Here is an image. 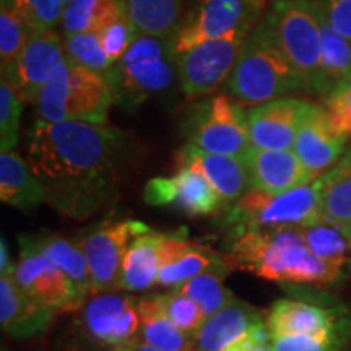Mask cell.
I'll return each mask as SVG.
<instances>
[{
  "mask_svg": "<svg viewBox=\"0 0 351 351\" xmlns=\"http://www.w3.org/2000/svg\"><path fill=\"white\" fill-rule=\"evenodd\" d=\"M125 137L108 124L36 121L28 132L26 161L46 204L73 219L111 207L121 192Z\"/></svg>",
  "mask_w": 351,
  "mask_h": 351,
  "instance_id": "cell-1",
  "label": "cell"
},
{
  "mask_svg": "<svg viewBox=\"0 0 351 351\" xmlns=\"http://www.w3.org/2000/svg\"><path fill=\"white\" fill-rule=\"evenodd\" d=\"M226 262L231 269L291 285H332L345 278L351 263L326 262L307 247L301 230H232Z\"/></svg>",
  "mask_w": 351,
  "mask_h": 351,
  "instance_id": "cell-2",
  "label": "cell"
},
{
  "mask_svg": "<svg viewBox=\"0 0 351 351\" xmlns=\"http://www.w3.org/2000/svg\"><path fill=\"white\" fill-rule=\"evenodd\" d=\"M226 90L238 103L257 106L306 91L263 19L245 39Z\"/></svg>",
  "mask_w": 351,
  "mask_h": 351,
  "instance_id": "cell-3",
  "label": "cell"
},
{
  "mask_svg": "<svg viewBox=\"0 0 351 351\" xmlns=\"http://www.w3.org/2000/svg\"><path fill=\"white\" fill-rule=\"evenodd\" d=\"M179 82L176 39L137 34L108 77L114 103L134 112L148 99L168 93Z\"/></svg>",
  "mask_w": 351,
  "mask_h": 351,
  "instance_id": "cell-4",
  "label": "cell"
},
{
  "mask_svg": "<svg viewBox=\"0 0 351 351\" xmlns=\"http://www.w3.org/2000/svg\"><path fill=\"white\" fill-rule=\"evenodd\" d=\"M263 21L304 82L306 93L326 96L319 0H274Z\"/></svg>",
  "mask_w": 351,
  "mask_h": 351,
  "instance_id": "cell-5",
  "label": "cell"
},
{
  "mask_svg": "<svg viewBox=\"0 0 351 351\" xmlns=\"http://www.w3.org/2000/svg\"><path fill=\"white\" fill-rule=\"evenodd\" d=\"M112 103V90L106 78L67 60L41 91L34 106L38 121L49 124H106Z\"/></svg>",
  "mask_w": 351,
  "mask_h": 351,
  "instance_id": "cell-6",
  "label": "cell"
},
{
  "mask_svg": "<svg viewBox=\"0 0 351 351\" xmlns=\"http://www.w3.org/2000/svg\"><path fill=\"white\" fill-rule=\"evenodd\" d=\"M223 221L232 230H301L315 225L322 221L317 182L276 195L247 191L225 208Z\"/></svg>",
  "mask_w": 351,
  "mask_h": 351,
  "instance_id": "cell-7",
  "label": "cell"
},
{
  "mask_svg": "<svg viewBox=\"0 0 351 351\" xmlns=\"http://www.w3.org/2000/svg\"><path fill=\"white\" fill-rule=\"evenodd\" d=\"M184 127L189 142L213 155L243 158L251 148L247 114L225 95L200 103L189 114Z\"/></svg>",
  "mask_w": 351,
  "mask_h": 351,
  "instance_id": "cell-8",
  "label": "cell"
},
{
  "mask_svg": "<svg viewBox=\"0 0 351 351\" xmlns=\"http://www.w3.org/2000/svg\"><path fill=\"white\" fill-rule=\"evenodd\" d=\"M265 8L267 0H195L176 36V51L182 54L212 39L251 34Z\"/></svg>",
  "mask_w": 351,
  "mask_h": 351,
  "instance_id": "cell-9",
  "label": "cell"
},
{
  "mask_svg": "<svg viewBox=\"0 0 351 351\" xmlns=\"http://www.w3.org/2000/svg\"><path fill=\"white\" fill-rule=\"evenodd\" d=\"M75 324L78 335L106 351H124L142 339L138 300L114 291L88 298Z\"/></svg>",
  "mask_w": 351,
  "mask_h": 351,
  "instance_id": "cell-10",
  "label": "cell"
},
{
  "mask_svg": "<svg viewBox=\"0 0 351 351\" xmlns=\"http://www.w3.org/2000/svg\"><path fill=\"white\" fill-rule=\"evenodd\" d=\"M150 231L137 219L104 221L83 232L78 238L91 276V293H111L119 288L122 262L129 245L140 234Z\"/></svg>",
  "mask_w": 351,
  "mask_h": 351,
  "instance_id": "cell-11",
  "label": "cell"
},
{
  "mask_svg": "<svg viewBox=\"0 0 351 351\" xmlns=\"http://www.w3.org/2000/svg\"><path fill=\"white\" fill-rule=\"evenodd\" d=\"M19 243L21 247L20 261L13 271L19 287L34 301L56 313L80 311L85 301L82 300L77 287L34 244L32 234L20 236Z\"/></svg>",
  "mask_w": 351,
  "mask_h": 351,
  "instance_id": "cell-12",
  "label": "cell"
},
{
  "mask_svg": "<svg viewBox=\"0 0 351 351\" xmlns=\"http://www.w3.org/2000/svg\"><path fill=\"white\" fill-rule=\"evenodd\" d=\"M249 34L212 39L178 54L179 86L187 98L212 93L231 77Z\"/></svg>",
  "mask_w": 351,
  "mask_h": 351,
  "instance_id": "cell-13",
  "label": "cell"
},
{
  "mask_svg": "<svg viewBox=\"0 0 351 351\" xmlns=\"http://www.w3.org/2000/svg\"><path fill=\"white\" fill-rule=\"evenodd\" d=\"M143 199L153 207H169L194 218L225 208L207 179L191 168H181L168 178L150 179L145 184Z\"/></svg>",
  "mask_w": 351,
  "mask_h": 351,
  "instance_id": "cell-14",
  "label": "cell"
},
{
  "mask_svg": "<svg viewBox=\"0 0 351 351\" xmlns=\"http://www.w3.org/2000/svg\"><path fill=\"white\" fill-rule=\"evenodd\" d=\"M346 143L348 138L333 124L326 106L311 104L298 130L293 152L315 181L343 158Z\"/></svg>",
  "mask_w": 351,
  "mask_h": 351,
  "instance_id": "cell-15",
  "label": "cell"
},
{
  "mask_svg": "<svg viewBox=\"0 0 351 351\" xmlns=\"http://www.w3.org/2000/svg\"><path fill=\"white\" fill-rule=\"evenodd\" d=\"M67 62L65 38L56 29L36 32L29 36L12 83L19 88L25 103L36 104L41 91Z\"/></svg>",
  "mask_w": 351,
  "mask_h": 351,
  "instance_id": "cell-16",
  "label": "cell"
},
{
  "mask_svg": "<svg viewBox=\"0 0 351 351\" xmlns=\"http://www.w3.org/2000/svg\"><path fill=\"white\" fill-rule=\"evenodd\" d=\"M309 106L307 101L291 96L252 108L247 112L251 147L258 150H293Z\"/></svg>",
  "mask_w": 351,
  "mask_h": 351,
  "instance_id": "cell-17",
  "label": "cell"
},
{
  "mask_svg": "<svg viewBox=\"0 0 351 351\" xmlns=\"http://www.w3.org/2000/svg\"><path fill=\"white\" fill-rule=\"evenodd\" d=\"M243 160L249 176V191L276 195L314 182L293 150H258L251 147Z\"/></svg>",
  "mask_w": 351,
  "mask_h": 351,
  "instance_id": "cell-18",
  "label": "cell"
},
{
  "mask_svg": "<svg viewBox=\"0 0 351 351\" xmlns=\"http://www.w3.org/2000/svg\"><path fill=\"white\" fill-rule=\"evenodd\" d=\"M267 327L271 339L319 333L351 327V317L345 309H333L306 301L278 300L267 314Z\"/></svg>",
  "mask_w": 351,
  "mask_h": 351,
  "instance_id": "cell-19",
  "label": "cell"
},
{
  "mask_svg": "<svg viewBox=\"0 0 351 351\" xmlns=\"http://www.w3.org/2000/svg\"><path fill=\"white\" fill-rule=\"evenodd\" d=\"M178 160L181 168L194 169L207 179L225 208L249 191V176L243 158L213 155L189 143L179 152Z\"/></svg>",
  "mask_w": 351,
  "mask_h": 351,
  "instance_id": "cell-20",
  "label": "cell"
},
{
  "mask_svg": "<svg viewBox=\"0 0 351 351\" xmlns=\"http://www.w3.org/2000/svg\"><path fill=\"white\" fill-rule=\"evenodd\" d=\"M225 256L195 243H189L178 234H163L160 244L158 287L179 288L194 276L215 267L225 265Z\"/></svg>",
  "mask_w": 351,
  "mask_h": 351,
  "instance_id": "cell-21",
  "label": "cell"
},
{
  "mask_svg": "<svg viewBox=\"0 0 351 351\" xmlns=\"http://www.w3.org/2000/svg\"><path fill=\"white\" fill-rule=\"evenodd\" d=\"M56 311L34 301L19 287L13 274L0 275V324L13 339L28 340L51 327Z\"/></svg>",
  "mask_w": 351,
  "mask_h": 351,
  "instance_id": "cell-22",
  "label": "cell"
},
{
  "mask_svg": "<svg viewBox=\"0 0 351 351\" xmlns=\"http://www.w3.org/2000/svg\"><path fill=\"white\" fill-rule=\"evenodd\" d=\"M261 322H263L261 311L236 300L205 320L194 335L195 351H225Z\"/></svg>",
  "mask_w": 351,
  "mask_h": 351,
  "instance_id": "cell-23",
  "label": "cell"
},
{
  "mask_svg": "<svg viewBox=\"0 0 351 351\" xmlns=\"http://www.w3.org/2000/svg\"><path fill=\"white\" fill-rule=\"evenodd\" d=\"M0 199L21 212H32L46 202L44 189L28 161L13 152L0 153Z\"/></svg>",
  "mask_w": 351,
  "mask_h": 351,
  "instance_id": "cell-24",
  "label": "cell"
},
{
  "mask_svg": "<svg viewBox=\"0 0 351 351\" xmlns=\"http://www.w3.org/2000/svg\"><path fill=\"white\" fill-rule=\"evenodd\" d=\"M165 232L150 230L132 241L122 262L119 288L124 291H145L156 285L160 269V244Z\"/></svg>",
  "mask_w": 351,
  "mask_h": 351,
  "instance_id": "cell-25",
  "label": "cell"
},
{
  "mask_svg": "<svg viewBox=\"0 0 351 351\" xmlns=\"http://www.w3.org/2000/svg\"><path fill=\"white\" fill-rule=\"evenodd\" d=\"M138 34L176 39L184 23L182 0H121Z\"/></svg>",
  "mask_w": 351,
  "mask_h": 351,
  "instance_id": "cell-26",
  "label": "cell"
},
{
  "mask_svg": "<svg viewBox=\"0 0 351 351\" xmlns=\"http://www.w3.org/2000/svg\"><path fill=\"white\" fill-rule=\"evenodd\" d=\"M315 182L320 194L322 221L351 231V150Z\"/></svg>",
  "mask_w": 351,
  "mask_h": 351,
  "instance_id": "cell-27",
  "label": "cell"
},
{
  "mask_svg": "<svg viewBox=\"0 0 351 351\" xmlns=\"http://www.w3.org/2000/svg\"><path fill=\"white\" fill-rule=\"evenodd\" d=\"M142 340L158 351H195L194 337L187 335L166 314L156 295L138 300Z\"/></svg>",
  "mask_w": 351,
  "mask_h": 351,
  "instance_id": "cell-28",
  "label": "cell"
},
{
  "mask_svg": "<svg viewBox=\"0 0 351 351\" xmlns=\"http://www.w3.org/2000/svg\"><path fill=\"white\" fill-rule=\"evenodd\" d=\"M34 244L51 258L75 285L82 300L86 302L91 298V276L85 254L78 239H69L60 234L41 232L32 234Z\"/></svg>",
  "mask_w": 351,
  "mask_h": 351,
  "instance_id": "cell-29",
  "label": "cell"
},
{
  "mask_svg": "<svg viewBox=\"0 0 351 351\" xmlns=\"http://www.w3.org/2000/svg\"><path fill=\"white\" fill-rule=\"evenodd\" d=\"M125 15L121 0H73L65 7L62 29L65 36L103 33L109 25Z\"/></svg>",
  "mask_w": 351,
  "mask_h": 351,
  "instance_id": "cell-30",
  "label": "cell"
},
{
  "mask_svg": "<svg viewBox=\"0 0 351 351\" xmlns=\"http://www.w3.org/2000/svg\"><path fill=\"white\" fill-rule=\"evenodd\" d=\"M230 263L215 267V269H210L204 274L194 276V278H191L189 282L174 289H178L184 296L191 298L192 301L197 302V306L204 311V314L208 319L236 301V296L223 285V280L230 274Z\"/></svg>",
  "mask_w": 351,
  "mask_h": 351,
  "instance_id": "cell-31",
  "label": "cell"
},
{
  "mask_svg": "<svg viewBox=\"0 0 351 351\" xmlns=\"http://www.w3.org/2000/svg\"><path fill=\"white\" fill-rule=\"evenodd\" d=\"M33 32L8 0H0V70L12 82L16 64Z\"/></svg>",
  "mask_w": 351,
  "mask_h": 351,
  "instance_id": "cell-32",
  "label": "cell"
},
{
  "mask_svg": "<svg viewBox=\"0 0 351 351\" xmlns=\"http://www.w3.org/2000/svg\"><path fill=\"white\" fill-rule=\"evenodd\" d=\"M320 46H322V75L328 93L333 86L351 75V44L328 23L322 3H320Z\"/></svg>",
  "mask_w": 351,
  "mask_h": 351,
  "instance_id": "cell-33",
  "label": "cell"
},
{
  "mask_svg": "<svg viewBox=\"0 0 351 351\" xmlns=\"http://www.w3.org/2000/svg\"><path fill=\"white\" fill-rule=\"evenodd\" d=\"M307 247L326 262L351 263V231L328 221L301 228Z\"/></svg>",
  "mask_w": 351,
  "mask_h": 351,
  "instance_id": "cell-34",
  "label": "cell"
},
{
  "mask_svg": "<svg viewBox=\"0 0 351 351\" xmlns=\"http://www.w3.org/2000/svg\"><path fill=\"white\" fill-rule=\"evenodd\" d=\"M65 56L69 62L93 70L108 80L114 64L104 51L99 33H83L65 36Z\"/></svg>",
  "mask_w": 351,
  "mask_h": 351,
  "instance_id": "cell-35",
  "label": "cell"
},
{
  "mask_svg": "<svg viewBox=\"0 0 351 351\" xmlns=\"http://www.w3.org/2000/svg\"><path fill=\"white\" fill-rule=\"evenodd\" d=\"M19 88L7 78L0 82V147L2 153L13 152L20 138V119L23 108Z\"/></svg>",
  "mask_w": 351,
  "mask_h": 351,
  "instance_id": "cell-36",
  "label": "cell"
},
{
  "mask_svg": "<svg viewBox=\"0 0 351 351\" xmlns=\"http://www.w3.org/2000/svg\"><path fill=\"white\" fill-rule=\"evenodd\" d=\"M33 33L49 32L62 23L64 0H8Z\"/></svg>",
  "mask_w": 351,
  "mask_h": 351,
  "instance_id": "cell-37",
  "label": "cell"
},
{
  "mask_svg": "<svg viewBox=\"0 0 351 351\" xmlns=\"http://www.w3.org/2000/svg\"><path fill=\"white\" fill-rule=\"evenodd\" d=\"M351 339V327L319 335H291L274 340V351H341Z\"/></svg>",
  "mask_w": 351,
  "mask_h": 351,
  "instance_id": "cell-38",
  "label": "cell"
},
{
  "mask_svg": "<svg viewBox=\"0 0 351 351\" xmlns=\"http://www.w3.org/2000/svg\"><path fill=\"white\" fill-rule=\"evenodd\" d=\"M156 298L161 307L166 311V314L187 335L194 337L207 320V315L197 306V302L192 301L191 298L184 296L178 289H171L166 295H156Z\"/></svg>",
  "mask_w": 351,
  "mask_h": 351,
  "instance_id": "cell-39",
  "label": "cell"
},
{
  "mask_svg": "<svg viewBox=\"0 0 351 351\" xmlns=\"http://www.w3.org/2000/svg\"><path fill=\"white\" fill-rule=\"evenodd\" d=\"M333 124L351 142V75L335 85L324 98Z\"/></svg>",
  "mask_w": 351,
  "mask_h": 351,
  "instance_id": "cell-40",
  "label": "cell"
},
{
  "mask_svg": "<svg viewBox=\"0 0 351 351\" xmlns=\"http://www.w3.org/2000/svg\"><path fill=\"white\" fill-rule=\"evenodd\" d=\"M101 34V43H103L104 51L111 62L116 65L122 57L125 56V52L129 51V47L134 43V39L137 38V32L132 26L127 16H121L119 20H116L104 29Z\"/></svg>",
  "mask_w": 351,
  "mask_h": 351,
  "instance_id": "cell-41",
  "label": "cell"
},
{
  "mask_svg": "<svg viewBox=\"0 0 351 351\" xmlns=\"http://www.w3.org/2000/svg\"><path fill=\"white\" fill-rule=\"evenodd\" d=\"M328 23L351 44V0H320Z\"/></svg>",
  "mask_w": 351,
  "mask_h": 351,
  "instance_id": "cell-42",
  "label": "cell"
},
{
  "mask_svg": "<svg viewBox=\"0 0 351 351\" xmlns=\"http://www.w3.org/2000/svg\"><path fill=\"white\" fill-rule=\"evenodd\" d=\"M225 351H274V339H271L267 322L257 324L243 339L228 346Z\"/></svg>",
  "mask_w": 351,
  "mask_h": 351,
  "instance_id": "cell-43",
  "label": "cell"
},
{
  "mask_svg": "<svg viewBox=\"0 0 351 351\" xmlns=\"http://www.w3.org/2000/svg\"><path fill=\"white\" fill-rule=\"evenodd\" d=\"M54 351H106V350L99 348V346L93 345L91 341L83 339V337L77 335V337H72V339H65L64 341H60Z\"/></svg>",
  "mask_w": 351,
  "mask_h": 351,
  "instance_id": "cell-44",
  "label": "cell"
},
{
  "mask_svg": "<svg viewBox=\"0 0 351 351\" xmlns=\"http://www.w3.org/2000/svg\"><path fill=\"white\" fill-rule=\"evenodd\" d=\"M13 271H15V265L10 262L5 239H2V243H0V275L13 274Z\"/></svg>",
  "mask_w": 351,
  "mask_h": 351,
  "instance_id": "cell-45",
  "label": "cell"
},
{
  "mask_svg": "<svg viewBox=\"0 0 351 351\" xmlns=\"http://www.w3.org/2000/svg\"><path fill=\"white\" fill-rule=\"evenodd\" d=\"M124 351H158L156 348H153L152 345H148V343H145V341L140 339L138 341H135L134 345H130L129 348H125Z\"/></svg>",
  "mask_w": 351,
  "mask_h": 351,
  "instance_id": "cell-46",
  "label": "cell"
},
{
  "mask_svg": "<svg viewBox=\"0 0 351 351\" xmlns=\"http://www.w3.org/2000/svg\"><path fill=\"white\" fill-rule=\"evenodd\" d=\"M73 2V0H64V3H65V7H67L69 5V3H72Z\"/></svg>",
  "mask_w": 351,
  "mask_h": 351,
  "instance_id": "cell-47",
  "label": "cell"
}]
</instances>
